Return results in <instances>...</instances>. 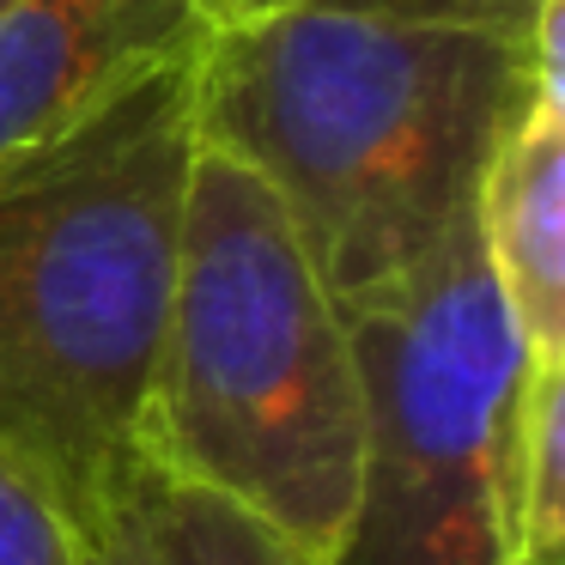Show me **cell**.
<instances>
[{"instance_id": "6da1fadb", "label": "cell", "mask_w": 565, "mask_h": 565, "mask_svg": "<svg viewBox=\"0 0 565 565\" xmlns=\"http://www.w3.org/2000/svg\"><path fill=\"white\" fill-rule=\"evenodd\" d=\"M529 98V38L262 7L195 50V140L274 189L334 305L414 268Z\"/></svg>"}, {"instance_id": "7a4b0ae2", "label": "cell", "mask_w": 565, "mask_h": 565, "mask_svg": "<svg viewBox=\"0 0 565 565\" xmlns=\"http://www.w3.org/2000/svg\"><path fill=\"white\" fill-rule=\"evenodd\" d=\"M195 147L189 50L0 177V450L79 535L140 468Z\"/></svg>"}, {"instance_id": "3957f363", "label": "cell", "mask_w": 565, "mask_h": 565, "mask_svg": "<svg viewBox=\"0 0 565 565\" xmlns=\"http://www.w3.org/2000/svg\"><path fill=\"white\" fill-rule=\"evenodd\" d=\"M365 462V383L341 305L268 183L195 147L140 468L334 565Z\"/></svg>"}, {"instance_id": "277c9868", "label": "cell", "mask_w": 565, "mask_h": 565, "mask_svg": "<svg viewBox=\"0 0 565 565\" xmlns=\"http://www.w3.org/2000/svg\"><path fill=\"white\" fill-rule=\"evenodd\" d=\"M365 383V462L334 565H511L499 426L529 365L475 207L395 280L341 305Z\"/></svg>"}, {"instance_id": "5b68a950", "label": "cell", "mask_w": 565, "mask_h": 565, "mask_svg": "<svg viewBox=\"0 0 565 565\" xmlns=\"http://www.w3.org/2000/svg\"><path fill=\"white\" fill-rule=\"evenodd\" d=\"M213 19V0H7L0 177L92 122L147 67L201 50Z\"/></svg>"}, {"instance_id": "8992f818", "label": "cell", "mask_w": 565, "mask_h": 565, "mask_svg": "<svg viewBox=\"0 0 565 565\" xmlns=\"http://www.w3.org/2000/svg\"><path fill=\"white\" fill-rule=\"evenodd\" d=\"M475 225L529 359H565V98H523L480 171Z\"/></svg>"}, {"instance_id": "52a82bcc", "label": "cell", "mask_w": 565, "mask_h": 565, "mask_svg": "<svg viewBox=\"0 0 565 565\" xmlns=\"http://www.w3.org/2000/svg\"><path fill=\"white\" fill-rule=\"evenodd\" d=\"M499 523L511 565H565V359H529L504 407Z\"/></svg>"}, {"instance_id": "ba28073f", "label": "cell", "mask_w": 565, "mask_h": 565, "mask_svg": "<svg viewBox=\"0 0 565 565\" xmlns=\"http://www.w3.org/2000/svg\"><path fill=\"white\" fill-rule=\"evenodd\" d=\"M122 504H128V523L140 535L147 565H310L237 504L195 487H177V480L152 475V468H135Z\"/></svg>"}, {"instance_id": "9c48e42d", "label": "cell", "mask_w": 565, "mask_h": 565, "mask_svg": "<svg viewBox=\"0 0 565 565\" xmlns=\"http://www.w3.org/2000/svg\"><path fill=\"white\" fill-rule=\"evenodd\" d=\"M0 565H86L79 523L7 450H0Z\"/></svg>"}, {"instance_id": "30bf717a", "label": "cell", "mask_w": 565, "mask_h": 565, "mask_svg": "<svg viewBox=\"0 0 565 565\" xmlns=\"http://www.w3.org/2000/svg\"><path fill=\"white\" fill-rule=\"evenodd\" d=\"M262 7H322V13H359V19H402V25H462V31H499L529 38L535 13L547 0H213V13H262ZM213 19V25H220Z\"/></svg>"}, {"instance_id": "8fae6325", "label": "cell", "mask_w": 565, "mask_h": 565, "mask_svg": "<svg viewBox=\"0 0 565 565\" xmlns=\"http://www.w3.org/2000/svg\"><path fill=\"white\" fill-rule=\"evenodd\" d=\"M86 565H147L140 535H135V523H128V504L104 529H92V535H86Z\"/></svg>"}, {"instance_id": "7c38bea8", "label": "cell", "mask_w": 565, "mask_h": 565, "mask_svg": "<svg viewBox=\"0 0 565 565\" xmlns=\"http://www.w3.org/2000/svg\"><path fill=\"white\" fill-rule=\"evenodd\" d=\"M0 7H7V0H0Z\"/></svg>"}]
</instances>
